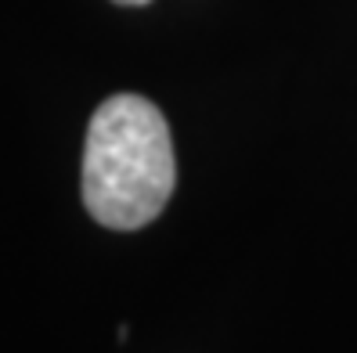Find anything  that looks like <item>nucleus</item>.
Segmentation results:
<instances>
[{"label":"nucleus","mask_w":357,"mask_h":353,"mask_svg":"<svg viewBox=\"0 0 357 353\" xmlns=\"http://www.w3.org/2000/svg\"><path fill=\"white\" fill-rule=\"evenodd\" d=\"M112 4H123V8H144V4H152V0H112Z\"/></svg>","instance_id":"nucleus-2"},{"label":"nucleus","mask_w":357,"mask_h":353,"mask_svg":"<svg viewBox=\"0 0 357 353\" xmlns=\"http://www.w3.org/2000/svg\"><path fill=\"white\" fill-rule=\"evenodd\" d=\"M177 184L162 112L141 94H112L91 116L83 144V205L109 231L152 223Z\"/></svg>","instance_id":"nucleus-1"}]
</instances>
